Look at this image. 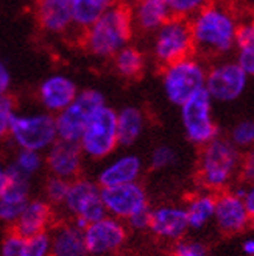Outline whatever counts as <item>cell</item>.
Instances as JSON below:
<instances>
[{"label": "cell", "instance_id": "obj_1", "mask_svg": "<svg viewBox=\"0 0 254 256\" xmlns=\"http://www.w3.org/2000/svg\"><path fill=\"white\" fill-rule=\"evenodd\" d=\"M240 16L228 0H212L189 20L194 52L205 61L228 58L236 52Z\"/></svg>", "mask_w": 254, "mask_h": 256}, {"label": "cell", "instance_id": "obj_2", "mask_svg": "<svg viewBox=\"0 0 254 256\" xmlns=\"http://www.w3.org/2000/svg\"><path fill=\"white\" fill-rule=\"evenodd\" d=\"M134 33L130 6L116 2L78 34V41L91 56L112 60L123 47L131 44Z\"/></svg>", "mask_w": 254, "mask_h": 256}, {"label": "cell", "instance_id": "obj_3", "mask_svg": "<svg viewBox=\"0 0 254 256\" xmlns=\"http://www.w3.org/2000/svg\"><path fill=\"white\" fill-rule=\"evenodd\" d=\"M242 155L244 153L223 136L201 147L195 174L200 189L219 194L234 188L239 182Z\"/></svg>", "mask_w": 254, "mask_h": 256}, {"label": "cell", "instance_id": "obj_4", "mask_svg": "<svg viewBox=\"0 0 254 256\" xmlns=\"http://www.w3.org/2000/svg\"><path fill=\"white\" fill-rule=\"evenodd\" d=\"M208 61L195 54L161 68V86L164 97L180 108L192 96L206 86Z\"/></svg>", "mask_w": 254, "mask_h": 256}, {"label": "cell", "instance_id": "obj_5", "mask_svg": "<svg viewBox=\"0 0 254 256\" xmlns=\"http://www.w3.org/2000/svg\"><path fill=\"white\" fill-rule=\"evenodd\" d=\"M9 138L19 150L47 152L58 140L56 118L47 111L16 112L11 122Z\"/></svg>", "mask_w": 254, "mask_h": 256}, {"label": "cell", "instance_id": "obj_6", "mask_svg": "<svg viewBox=\"0 0 254 256\" xmlns=\"http://www.w3.org/2000/svg\"><path fill=\"white\" fill-rule=\"evenodd\" d=\"M180 118L187 140L200 148L220 136V128L214 118V100L206 89L184 102L180 106Z\"/></svg>", "mask_w": 254, "mask_h": 256}, {"label": "cell", "instance_id": "obj_7", "mask_svg": "<svg viewBox=\"0 0 254 256\" xmlns=\"http://www.w3.org/2000/svg\"><path fill=\"white\" fill-rule=\"evenodd\" d=\"M150 54L159 69L194 55V40L189 20L170 18L155 34H151Z\"/></svg>", "mask_w": 254, "mask_h": 256}, {"label": "cell", "instance_id": "obj_8", "mask_svg": "<svg viewBox=\"0 0 254 256\" xmlns=\"http://www.w3.org/2000/svg\"><path fill=\"white\" fill-rule=\"evenodd\" d=\"M83 155L100 161L111 156L119 147L117 111L105 105L95 111L78 142Z\"/></svg>", "mask_w": 254, "mask_h": 256}, {"label": "cell", "instance_id": "obj_9", "mask_svg": "<svg viewBox=\"0 0 254 256\" xmlns=\"http://www.w3.org/2000/svg\"><path fill=\"white\" fill-rule=\"evenodd\" d=\"M106 105L103 92L94 88L81 89L72 104L56 114L58 139L78 144L86 126L97 110Z\"/></svg>", "mask_w": 254, "mask_h": 256}, {"label": "cell", "instance_id": "obj_10", "mask_svg": "<svg viewBox=\"0 0 254 256\" xmlns=\"http://www.w3.org/2000/svg\"><path fill=\"white\" fill-rule=\"evenodd\" d=\"M62 206L69 212V216H72L73 224L81 230H84L89 224L108 216L98 183L80 176L70 182Z\"/></svg>", "mask_w": 254, "mask_h": 256}, {"label": "cell", "instance_id": "obj_11", "mask_svg": "<svg viewBox=\"0 0 254 256\" xmlns=\"http://www.w3.org/2000/svg\"><path fill=\"white\" fill-rule=\"evenodd\" d=\"M250 83V76L244 72L234 58H222L208 66L206 92L214 102L231 104L244 96Z\"/></svg>", "mask_w": 254, "mask_h": 256}, {"label": "cell", "instance_id": "obj_12", "mask_svg": "<svg viewBox=\"0 0 254 256\" xmlns=\"http://www.w3.org/2000/svg\"><path fill=\"white\" fill-rule=\"evenodd\" d=\"M84 242L89 256H108L119 252L128 238V226L112 216L89 224L84 230Z\"/></svg>", "mask_w": 254, "mask_h": 256}, {"label": "cell", "instance_id": "obj_13", "mask_svg": "<svg viewBox=\"0 0 254 256\" xmlns=\"http://www.w3.org/2000/svg\"><path fill=\"white\" fill-rule=\"evenodd\" d=\"M101 198L108 216L126 222L139 211L151 208L145 188L136 182L128 184L101 188Z\"/></svg>", "mask_w": 254, "mask_h": 256}, {"label": "cell", "instance_id": "obj_14", "mask_svg": "<svg viewBox=\"0 0 254 256\" xmlns=\"http://www.w3.org/2000/svg\"><path fill=\"white\" fill-rule=\"evenodd\" d=\"M214 224L226 236L240 234L251 226V216L236 188L215 194Z\"/></svg>", "mask_w": 254, "mask_h": 256}, {"label": "cell", "instance_id": "obj_15", "mask_svg": "<svg viewBox=\"0 0 254 256\" xmlns=\"http://www.w3.org/2000/svg\"><path fill=\"white\" fill-rule=\"evenodd\" d=\"M190 230L184 206L166 203L151 208L148 232L156 239L169 244H176L186 239Z\"/></svg>", "mask_w": 254, "mask_h": 256}, {"label": "cell", "instance_id": "obj_16", "mask_svg": "<svg viewBox=\"0 0 254 256\" xmlns=\"http://www.w3.org/2000/svg\"><path fill=\"white\" fill-rule=\"evenodd\" d=\"M34 18L39 30L48 36L75 32L73 0H34Z\"/></svg>", "mask_w": 254, "mask_h": 256}, {"label": "cell", "instance_id": "obj_17", "mask_svg": "<svg viewBox=\"0 0 254 256\" xmlns=\"http://www.w3.org/2000/svg\"><path fill=\"white\" fill-rule=\"evenodd\" d=\"M78 92V84L69 75L52 74L45 76L37 86V100L42 105L44 111L56 116L77 98Z\"/></svg>", "mask_w": 254, "mask_h": 256}, {"label": "cell", "instance_id": "obj_18", "mask_svg": "<svg viewBox=\"0 0 254 256\" xmlns=\"http://www.w3.org/2000/svg\"><path fill=\"white\" fill-rule=\"evenodd\" d=\"M83 152L78 144L67 142L58 139L56 142L47 150L45 164L52 176L62 178L66 182H73L80 176L83 168Z\"/></svg>", "mask_w": 254, "mask_h": 256}, {"label": "cell", "instance_id": "obj_19", "mask_svg": "<svg viewBox=\"0 0 254 256\" xmlns=\"http://www.w3.org/2000/svg\"><path fill=\"white\" fill-rule=\"evenodd\" d=\"M30 200V178L8 166V184L0 196V222L14 225Z\"/></svg>", "mask_w": 254, "mask_h": 256}, {"label": "cell", "instance_id": "obj_20", "mask_svg": "<svg viewBox=\"0 0 254 256\" xmlns=\"http://www.w3.org/2000/svg\"><path fill=\"white\" fill-rule=\"evenodd\" d=\"M144 164L142 160L134 153H125L108 162L100 170L97 176V183L100 188H112L120 184L136 183L142 175Z\"/></svg>", "mask_w": 254, "mask_h": 256}, {"label": "cell", "instance_id": "obj_21", "mask_svg": "<svg viewBox=\"0 0 254 256\" xmlns=\"http://www.w3.org/2000/svg\"><path fill=\"white\" fill-rule=\"evenodd\" d=\"M136 33L155 34L172 14L166 0H136L130 6Z\"/></svg>", "mask_w": 254, "mask_h": 256}, {"label": "cell", "instance_id": "obj_22", "mask_svg": "<svg viewBox=\"0 0 254 256\" xmlns=\"http://www.w3.org/2000/svg\"><path fill=\"white\" fill-rule=\"evenodd\" d=\"M52 220V206L47 200L34 198L25 206L19 219L14 224V232L23 238H31L41 233H47Z\"/></svg>", "mask_w": 254, "mask_h": 256}, {"label": "cell", "instance_id": "obj_23", "mask_svg": "<svg viewBox=\"0 0 254 256\" xmlns=\"http://www.w3.org/2000/svg\"><path fill=\"white\" fill-rule=\"evenodd\" d=\"M50 238H52V256H89L83 230L73 222L59 225Z\"/></svg>", "mask_w": 254, "mask_h": 256}, {"label": "cell", "instance_id": "obj_24", "mask_svg": "<svg viewBox=\"0 0 254 256\" xmlns=\"http://www.w3.org/2000/svg\"><path fill=\"white\" fill-rule=\"evenodd\" d=\"M190 230H201L214 222L215 194L205 189L192 192L183 204Z\"/></svg>", "mask_w": 254, "mask_h": 256}, {"label": "cell", "instance_id": "obj_25", "mask_svg": "<svg viewBox=\"0 0 254 256\" xmlns=\"http://www.w3.org/2000/svg\"><path fill=\"white\" fill-rule=\"evenodd\" d=\"M145 130V114L141 108L128 105L117 111V134L120 147L136 144Z\"/></svg>", "mask_w": 254, "mask_h": 256}, {"label": "cell", "instance_id": "obj_26", "mask_svg": "<svg viewBox=\"0 0 254 256\" xmlns=\"http://www.w3.org/2000/svg\"><path fill=\"white\" fill-rule=\"evenodd\" d=\"M112 68L123 80L141 78L147 68V56L141 48L134 44L123 47L120 52L112 58Z\"/></svg>", "mask_w": 254, "mask_h": 256}, {"label": "cell", "instance_id": "obj_27", "mask_svg": "<svg viewBox=\"0 0 254 256\" xmlns=\"http://www.w3.org/2000/svg\"><path fill=\"white\" fill-rule=\"evenodd\" d=\"M117 0H73V25L80 34Z\"/></svg>", "mask_w": 254, "mask_h": 256}, {"label": "cell", "instance_id": "obj_28", "mask_svg": "<svg viewBox=\"0 0 254 256\" xmlns=\"http://www.w3.org/2000/svg\"><path fill=\"white\" fill-rule=\"evenodd\" d=\"M228 139L242 153L254 148V120L253 119L239 120L231 128Z\"/></svg>", "mask_w": 254, "mask_h": 256}, {"label": "cell", "instance_id": "obj_29", "mask_svg": "<svg viewBox=\"0 0 254 256\" xmlns=\"http://www.w3.org/2000/svg\"><path fill=\"white\" fill-rule=\"evenodd\" d=\"M44 158L39 152H31V150H19L14 162L11 164V168H14L20 175L31 178L42 169Z\"/></svg>", "mask_w": 254, "mask_h": 256}, {"label": "cell", "instance_id": "obj_30", "mask_svg": "<svg viewBox=\"0 0 254 256\" xmlns=\"http://www.w3.org/2000/svg\"><path fill=\"white\" fill-rule=\"evenodd\" d=\"M211 2L212 0H166L172 18L184 20H190Z\"/></svg>", "mask_w": 254, "mask_h": 256}, {"label": "cell", "instance_id": "obj_31", "mask_svg": "<svg viewBox=\"0 0 254 256\" xmlns=\"http://www.w3.org/2000/svg\"><path fill=\"white\" fill-rule=\"evenodd\" d=\"M176 152L173 147L162 144L153 148L150 155V169L151 170H166L176 162Z\"/></svg>", "mask_w": 254, "mask_h": 256}, {"label": "cell", "instance_id": "obj_32", "mask_svg": "<svg viewBox=\"0 0 254 256\" xmlns=\"http://www.w3.org/2000/svg\"><path fill=\"white\" fill-rule=\"evenodd\" d=\"M16 102L9 94L0 96V140L9 136L11 122L16 116Z\"/></svg>", "mask_w": 254, "mask_h": 256}, {"label": "cell", "instance_id": "obj_33", "mask_svg": "<svg viewBox=\"0 0 254 256\" xmlns=\"http://www.w3.org/2000/svg\"><path fill=\"white\" fill-rule=\"evenodd\" d=\"M27 256H52V238L48 233H41L31 238H25Z\"/></svg>", "mask_w": 254, "mask_h": 256}, {"label": "cell", "instance_id": "obj_34", "mask_svg": "<svg viewBox=\"0 0 254 256\" xmlns=\"http://www.w3.org/2000/svg\"><path fill=\"white\" fill-rule=\"evenodd\" d=\"M69 184L70 182L62 180V178L58 176H52L45 184V197L48 203L53 204H62L64 203V198L67 196L69 190Z\"/></svg>", "mask_w": 254, "mask_h": 256}, {"label": "cell", "instance_id": "obj_35", "mask_svg": "<svg viewBox=\"0 0 254 256\" xmlns=\"http://www.w3.org/2000/svg\"><path fill=\"white\" fill-rule=\"evenodd\" d=\"M25 242H27V239L23 236L12 232L2 242V256H27Z\"/></svg>", "mask_w": 254, "mask_h": 256}, {"label": "cell", "instance_id": "obj_36", "mask_svg": "<svg viewBox=\"0 0 254 256\" xmlns=\"http://www.w3.org/2000/svg\"><path fill=\"white\" fill-rule=\"evenodd\" d=\"M234 60L244 72L250 76V80L254 78V46H240L236 47Z\"/></svg>", "mask_w": 254, "mask_h": 256}, {"label": "cell", "instance_id": "obj_37", "mask_svg": "<svg viewBox=\"0 0 254 256\" xmlns=\"http://www.w3.org/2000/svg\"><path fill=\"white\" fill-rule=\"evenodd\" d=\"M170 256H208V252L201 242L183 239L173 246Z\"/></svg>", "mask_w": 254, "mask_h": 256}, {"label": "cell", "instance_id": "obj_38", "mask_svg": "<svg viewBox=\"0 0 254 256\" xmlns=\"http://www.w3.org/2000/svg\"><path fill=\"white\" fill-rule=\"evenodd\" d=\"M240 46H254V14L240 18L236 47Z\"/></svg>", "mask_w": 254, "mask_h": 256}, {"label": "cell", "instance_id": "obj_39", "mask_svg": "<svg viewBox=\"0 0 254 256\" xmlns=\"http://www.w3.org/2000/svg\"><path fill=\"white\" fill-rule=\"evenodd\" d=\"M254 182V148L244 152L242 162H240V172H239V183L247 184Z\"/></svg>", "mask_w": 254, "mask_h": 256}, {"label": "cell", "instance_id": "obj_40", "mask_svg": "<svg viewBox=\"0 0 254 256\" xmlns=\"http://www.w3.org/2000/svg\"><path fill=\"white\" fill-rule=\"evenodd\" d=\"M150 214H151V208L142 210L137 214H134L133 217H130L125 224L128 228L134 230V232H145L150 226Z\"/></svg>", "mask_w": 254, "mask_h": 256}, {"label": "cell", "instance_id": "obj_41", "mask_svg": "<svg viewBox=\"0 0 254 256\" xmlns=\"http://www.w3.org/2000/svg\"><path fill=\"white\" fill-rule=\"evenodd\" d=\"M234 188H236V190L239 192V194L242 196V198L245 202V206H247L251 219H253V217H254V182L247 183V184L239 183Z\"/></svg>", "mask_w": 254, "mask_h": 256}, {"label": "cell", "instance_id": "obj_42", "mask_svg": "<svg viewBox=\"0 0 254 256\" xmlns=\"http://www.w3.org/2000/svg\"><path fill=\"white\" fill-rule=\"evenodd\" d=\"M11 82V72L6 68V64L0 60V96H5L9 92Z\"/></svg>", "mask_w": 254, "mask_h": 256}, {"label": "cell", "instance_id": "obj_43", "mask_svg": "<svg viewBox=\"0 0 254 256\" xmlns=\"http://www.w3.org/2000/svg\"><path fill=\"white\" fill-rule=\"evenodd\" d=\"M6 184H8V166H5L3 161L0 160V196L3 194Z\"/></svg>", "mask_w": 254, "mask_h": 256}, {"label": "cell", "instance_id": "obj_44", "mask_svg": "<svg viewBox=\"0 0 254 256\" xmlns=\"http://www.w3.org/2000/svg\"><path fill=\"white\" fill-rule=\"evenodd\" d=\"M242 250H244V253H245L247 256H254V236L244 240Z\"/></svg>", "mask_w": 254, "mask_h": 256}, {"label": "cell", "instance_id": "obj_45", "mask_svg": "<svg viewBox=\"0 0 254 256\" xmlns=\"http://www.w3.org/2000/svg\"><path fill=\"white\" fill-rule=\"evenodd\" d=\"M117 2H119V4H123V5H126V6H131V5L136 2V0H117Z\"/></svg>", "mask_w": 254, "mask_h": 256}, {"label": "cell", "instance_id": "obj_46", "mask_svg": "<svg viewBox=\"0 0 254 256\" xmlns=\"http://www.w3.org/2000/svg\"><path fill=\"white\" fill-rule=\"evenodd\" d=\"M251 228L254 230V217H253V219H251Z\"/></svg>", "mask_w": 254, "mask_h": 256}]
</instances>
